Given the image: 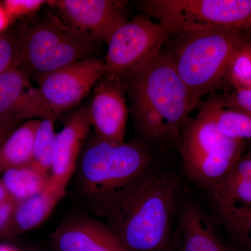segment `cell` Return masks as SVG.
Segmentation results:
<instances>
[{
    "label": "cell",
    "mask_w": 251,
    "mask_h": 251,
    "mask_svg": "<svg viewBox=\"0 0 251 251\" xmlns=\"http://www.w3.org/2000/svg\"><path fill=\"white\" fill-rule=\"evenodd\" d=\"M209 191L221 220L251 210V156L241 157Z\"/></svg>",
    "instance_id": "cell-15"
},
{
    "label": "cell",
    "mask_w": 251,
    "mask_h": 251,
    "mask_svg": "<svg viewBox=\"0 0 251 251\" xmlns=\"http://www.w3.org/2000/svg\"><path fill=\"white\" fill-rule=\"evenodd\" d=\"M88 115L95 135L110 143H125L128 110L121 80L103 76L96 85Z\"/></svg>",
    "instance_id": "cell-11"
},
{
    "label": "cell",
    "mask_w": 251,
    "mask_h": 251,
    "mask_svg": "<svg viewBox=\"0 0 251 251\" xmlns=\"http://www.w3.org/2000/svg\"><path fill=\"white\" fill-rule=\"evenodd\" d=\"M49 4L57 6L66 24L88 34L98 44L108 45L114 33L127 22L122 1L62 0Z\"/></svg>",
    "instance_id": "cell-10"
},
{
    "label": "cell",
    "mask_w": 251,
    "mask_h": 251,
    "mask_svg": "<svg viewBox=\"0 0 251 251\" xmlns=\"http://www.w3.org/2000/svg\"><path fill=\"white\" fill-rule=\"evenodd\" d=\"M0 251H17L13 248L8 247V246L0 245Z\"/></svg>",
    "instance_id": "cell-30"
},
{
    "label": "cell",
    "mask_w": 251,
    "mask_h": 251,
    "mask_svg": "<svg viewBox=\"0 0 251 251\" xmlns=\"http://www.w3.org/2000/svg\"><path fill=\"white\" fill-rule=\"evenodd\" d=\"M105 72V63L92 57L50 73L38 81L37 88L23 94L11 117L18 123L36 117L56 121L61 113L80 103Z\"/></svg>",
    "instance_id": "cell-7"
},
{
    "label": "cell",
    "mask_w": 251,
    "mask_h": 251,
    "mask_svg": "<svg viewBox=\"0 0 251 251\" xmlns=\"http://www.w3.org/2000/svg\"><path fill=\"white\" fill-rule=\"evenodd\" d=\"M170 251H231L215 224L196 201H181Z\"/></svg>",
    "instance_id": "cell-13"
},
{
    "label": "cell",
    "mask_w": 251,
    "mask_h": 251,
    "mask_svg": "<svg viewBox=\"0 0 251 251\" xmlns=\"http://www.w3.org/2000/svg\"><path fill=\"white\" fill-rule=\"evenodd\" d=\"M64 194L49 184L41 193L17 203L6 238L39 227L49 219Z\"/></svg>",
    "instance_id": "cell-16"
},
{
    "label": "cell",
    "mask_w": 251,
    "mask_h": 251,
    "mask_svg": "<svg viewBox=\"0 0 251 251\" xmlns=\"http://www.w3.org/2000/svg\"><path fill=\"white\" fill-rule=\"evenodd\" d=\"M171 36V28L151 21L148 15L127 21L114 33L108 44L104 76L122 78L159 53Z\"/></svg>",
    "instance_id": "cell-9"
},
{
    "label": "cell",
    "mask_w": 251,
    "mask_h": 251,
    "mask_svg": "<svg viewBox=\"0 0 251 251\" xmlns=\"http://www.w3.org/2000/svg\"><path fill=\"white\" fill-rule=\"evenodd\" d=\"M46 2L44 0H6L3 6L13 20L39 11Z\"/></svg>",
    "instance_id": "cell-27"
},
{
    "label": "cell",
    "mask_w": 251,
    "mask_h": 251,
    "mask_svg": "<svg viewBox=\"0 0 251 251\" xmlns=\"http://www.w3.org/2000/svg\"><path fill=\"white\" fill-rule=\"evenodd\" d=\"M16 205L0 180V239L6 238Z\"/></svg>",
    "instance_id": "cell-26"
},
{
    "label": "cell",
    "mask_w": 251,
    "mask_h": 251,
    "mask_svg": "<svg viewBox=\"0 0 251 251\" xmlns=\"http://www.w3.org/2000/svg\"><path fill=\"white\" fill-rule=\"evenodd\" d=\"M179 183L172 173L149 168L117 193L101 216L128 251H170Z\"/></svg>",
    "instance_id": "cell-1"
},
{
    "label": "cell",
    "mask_w": 251,
    "mask_h": 251,
    "mask_svg": "<svg viewBox=\"0 0 251 251\" xmlns=\"http://www.w3.org/2000/svg\"><path fill=\"white\" fill-rule=\"evenodd\" d=\"M216 100L223 108L242 112L251 117V90L249 89L234 90Z\"/></svg>",
    "instance_id": "cell-25"
},
{
    "label": "cell",
    "mask_w": 251,
    "mask_h": 251,
    "mask_svg": "<svg viewBox=\"0 0 251 251\" xmlns=\"http://www.w3.org/2000/svg\"><path fill=\"white\" fill-rule=\"evenodd\" d=\"M50 177V174L31 163L4 171L0 180L9 196L18 203L44 191L49 185Z\"/></svg>",
    "instance_id": "cell-18"
},
{
    "label": "cell",
    "mask_w": 251,
    "mask_h": 251,
    "mask_svg": "<svg viewBox=\"0 0 251 251\" xmlns=\"http://www.w3.org/2000/svg\"><path fill=\"white\" fill-rule=\"evenodd\" d=\"M150 145L140 139L116 144L94 135L81 153L78 184L83 198L101 216L112 198L151 168Z\"/></svg>",
    "instance_id": "cell-4"
},
{
    "label": "cell",
    "mask_w": 251,
    "mask_h": 251,
    "mask_svg": "<svg viewBox=\"0 0 251 251\" xmlns=\"http://www.w3.org/2000/svg\"><path fill=\"white\" fill-rule=\"evenodd\" d=\"M216 128L232 139L251 140V117L237 110L223 108L216 99L206 102Z\"/></svg>",
    "instance_id": "cell-19"
},
{
    "label": "cell",
    "mask_w": 251,
    "mask_h": 251,
    "mask_svg": "<svg viewBox=\"0 0 251 251\" xmlns=\"http://www.w3.org/2000/svg\"><path fill=\"white\" fill-rule=\"evenodd\" d=\"M144 14L168 26L173 36L198 27L251 31V0H144Z\"/></svg>",
    "instance_id": "cell-8"
},
{
    "label": "cell",
    "mask_w": 251,
    "mask_h": 251,
    "mask_svg": "<svg viewBox=\"0 0 251 251\" xmlns=\"http://www.w3.org/2000/svg\"><path fill=\"white\" fill-rule=\"evenodd\" d=\"M120 80L140 139L150 145L177 140L196 106L170 52L162 50Z\"/></svg>",
    "instance_id": "cell-2"
},
{
    "label": "cell",
    "mask_w": 251,
    "mask_h": 251,
    "mask_svg": "<svg viewBox=\"0 0 251 251\" xmlns=\"http://www.w3.org/2000/svg\"><path fill=\"white\" fill-rule=\"evenodd\" d=\"M54 120H40L33 148V160L31 163L44 173L50 174L53 160L56 133L54 132Z\"/></svg>",
    "instance_id": "cell-21"
},
{
    "label": "cell",
    "mask_w": 251,
    "mask_h": 251,
    "mask_svg": "<svg viewBox=\"0 0 251 251\" xmlns=\"http://www.w3.org/2000/svg\"><path fill=\"white\" fill-rule=\"evenodd\" d=\"M53 251H128L106 224L90 218L64 221L52 232Z\"/></svg>",
    "instance_id": "cell-14"
},
{
    "label": "cell",
    "mask_w": 251,
    "mask_h": 251,
    "mask_svg": "<svg viewBox=\"0 0 251 251\" xmlns=\"http://www.w3.org/2000/svg\"><path fill=\"white\" fill-rule=\"evenodd\" d=\"M18 125L14 120H0V147Z\"/></svg>",
    "instance_id": "cell-28"
},
{
    "label": "cell",
    "mask_w": 251,
    "mask_h": 251,
    "mask_svg": "<svg viewBox=\"0 0 251 251\" xmlns=\"http://www.w3.org/2000/svg\"><path fill=\"white\" fill-rule=\"evenodd\" d=\"M20 34L10 31L0 35V74L17 67Z\"/></svg>",
    "instance_id": "cell-24"
},
{
    "label": "cell",
    "mask_w": 251,
    "mask_h": 251,
    "mask_svg": "<svg viewBox=\"0 0 251 251\" xmlns=\"http://www.w3.org/2000/svg\"><path fill=\"white\" fill-rule=\"evenodd\" d=\"M97 45L88 34L47 11L21 32L17 67L38 82L50 73L92 57Z\"/></svg>",
    "instance_id": "cell-5"
},
{
    "label": "cell",
    "mask_w": 251,
    "mask_h": 251,
    "mask_svg": "<svg viewBox=\"0 0 251 251\" xmlns=\"http://www.w3.org/2000/svg\"><path fill=\"white\" fill-rule=\"evenodd\" d=\"M175 35L176 43L169 52L196 106L227 79L236 54L251 40L249 31L219 27L193 28Z\"/></svg>",
    "instance_id": "cell-3"
},
{
    "label": "cell",
    "mask_w": 251,
    "mask_h": 251,
    "mask_svg": "<svg viewBox=\"0 0 251 251\" xmlns=\"http://www.w3.org/2000/svg\"><path fill=\"white\" fill-rule=\"evenodd\" d=\"M248 155H249V156H251V152H250V153H249V154H248Z\"/></svg>",
    "instance_id": "cell-31"
},
{
    "label": "cell",
    "mask_w": 251,
    "mask_h": 251,
    "mask_svg": "<svg viewBox=\"0 0 251 251\" xmlns=\"http://www.w3.org/2000/svg\"><path fill=\"white\" fill-rule=\"evenodd\" d=\"M186 176L210 190L242 157L244 141L225 136L216 128L206 103L186 122L177 138Z\"/></svg>",
    "instance_id": "cell-6"
},
{
    "label": "cell",
    "mask_w": 251,
    "mask_h": 251,
    "mask_svg": "<svg viewBox=\"0 0 251 251\" xmlns=\"http://www.w3.org/2000/svg\"><path fill=\"white\" fill-rule=\"evenodd\" d=\"M234 241L247 251H251V209L222 220Z\"/></svg>",
    "instance_id": "cell-23"
},
{
    "label": "cell",
    "mask_w": 251,
    "mask_h": 251,
    "mask_svg": "<svg viewBox=\"0 0 251 251\" xmlns=\"http://www.w3.org/2000/svg\"><path fill=\"white\" fill-rule=\"evenodd\" d=\"M11 21L12 19L8 14L4 6L0 4V35L4 34V31L9 27Z\"/></svg>",
    "instance_id": "cell-29"
},
{
    "label": "cell",
    "mask_w": 251,
    "mask_h": 251,
    "mask_svg": "<svg viewBox=\"0 0 251 251\" xmlns=\"http://www.w3.org/2000/svg\"><path fill=\"white\" fill-rule=\"evenodd\" d=\"M227 80L235 90H251V40L236 54L229 66Z\"/></svg>",
    "instance_id": "cell-22"
},
{
    "label": "cell",
    "mask_w": 251,
    "mask_h": 251,
    "mask_svg": "<svg viewBox=\"0 0 251 251\" xmlns=\"http://www.w3.org/2000/svg\"><path fill=\"white\" fill-rule=\"evenodd\" d=\"M88 108L83 107L68 119L64 128L56 135L49 184L66 193L71 178L77 169V161L90 135Z\"/></svg>",
    "instance_id": "cell-12"
},
{
    "label": "cell",
    "mask_w": 251,
    "mask_h": 251,
    "mask_svg": "<svg viewBox=\"0 0 251 251\" xmlns=\"http://www.w3.org/2000/svg\"><path fill=\"white\" fill-rule=\"evenodd\" d=\"M40 120L25 122L15 128L0 147V175L11 168L29 166L33 160L36 129Z\"/></svg>",
    "instance_id": "cell-17"
},
{
    "label": "cell",
    "mask_w": 251,
    "mask_h": 251,
    "mask_svg": "<svg viewBox=\"0 0 251 251\" xmlns=\"http://www.w3.org/2000/svg\"><path fill=\"white\" fill-rule=\"evenodd\" d=\"M29 78L27 73L18 67L0 74V120H14L11 117L13 109L25 90L32 87Z\"/></svg>",
    "instance_id": "cell-20"
}]
</instances>
